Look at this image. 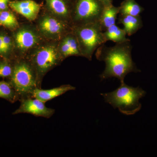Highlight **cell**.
I'll list each match as a JSON object with an SVG mask.
<instances>
[{"label": "cell", "instance_id": "obj_1", "mask_svg": "<svg viewBox=\"0 0 157 157\" xmlns=\"http://www.w3.org/2000/svg\"><path fill=\"white\" fill-rule=\"evenodd\" d=\"M132 49L128 41L116 43L112 47L103 44L97 49L96 58L105 63V70L100 75L101 80L114 77L121 82L128 73L140 71L132 59Z\"/></svg>", "mask_w": 157, "mask_h": 157}, {"label": "cell", "instance_id": "obj_2", "mask_svg": "<svg viewBox=\"0 0 157 157\" xmlns=\"http://www.w3.org/2000/svg\"><path fill=\"white\" fill-rule=\"evenodd\" d=\"M144 94L141 89L129 86L124 81L121 82L120 86L115 90L101 94L106 103L126 115H134L140 110L141 105L139 100Z\"/></svg>", "mask_w": 157, "mask_h": 157}, {"label": "cell", "instance_id": "obj_3", "mask_svg": "<svg viewBox=\"0 0 157 157\" xmlns=\"http://www.w3.org/2000/svg\"><path fill=\"white\" fill-rule=\"evenodd\" d=\"M9 82L17 93L19 101L32 97L34 90L39 88L36 71L28 60L25 59L13 66Z\"/></svg>", "mask_w": 157, "mask_h": 157}, {"label": "cell", "instance_id": "obj_4", "mask_svg": "<svg viewBox=\"0 0 157 157\" xmlns=\"http://www.w3.org/2000/svg\"><path fill=\"white\" fill-rule=\"evenodd\" d=\"M73 32L78 40L82 56L90 61L95 51L106 42L99 21L73 27Z\"/></svg>", "mask_w": 157, "mask_h": 157}, {"label": "cell", "instance_id": "obj_5", "mask_svg": "<svg viewBox=\"0 0 157 157\" xmlns=\"http://www.w3.org/2000/svg\"><path fill=\"white\" fill-rule=\"evenodd\" d=\"M63 59L56 48L52 45H46L37 51L28 60L36 73L39 88L46 73L59 64Z\"/></svg>", "mask_w": 157, "mask_h": 157}, {"label": "cell", "instance_id": "obj_6", "mask_svg": "<svg viewBox=\"0 0 157 157\" xmlns=\"http://www.w3.org/2000/svg\"><path fill=\"white\" fill-rule=\"evenodd\" d=\"M104 8L101 0H75L71 14L72 26L98 22Z\"/></svg>", "mask_w": 157, "mask_h": 157}, {"label": "cell", "instance_id": "obj_7", "mask_svg": "<svg viewBox=\"0 0 157 157\" xmlns=\"http://www.w3.org/2000/svg\"><path fill=\"white\" fill-rule=\"evenodd\" d=\"M20 101V105L13 114L28 113L36 117L49 118L55 112V109L47 107L45 103L36 98L29 97Z\"/></svg>", "mask_w": 157, "mask_h": 157}, {"label": "cell", "instance_id": "obj_8", "mask_svg": "<svg viewBox=\"0 0 157 157\" xmlns=\"http://www.w3.org/2000/svg\"><path fill=\"white\" fill-rule=\"evenodd\" d=\"M42 33L48 36L55 37L73 32V27L68 22H62L51 16H45L39 24Z\"/></svg>", "mask_w": 157, "mask_h": 157}, {"label": "cell", "instance_id": "obj_9", "mask_svg": "<svg viewBox=\"0 0 157 157\" xmlns=\"http://www.w3.org/2000/svg\"><path fill=\"white\" fill-rule=\"evenodd\" d=\"M9 6L14 11L30 21L36 18L40 9V6L33 0L12 1Z\"/></svg>", "mask_w": 157, "mask_h": 157}, {"label": "cell", "instance_id": "obj_10", "mask_svg": "<svg viewBox=\"0 0 157 157\" xmlns=\"http://www.w3.org/2000/svg\"><path fill=\"white\" fill-rule=\"evenodd\" d=\"M48 9L54 14L72 24L71 14L73 3L69 0H45Z\"/></svg>", "mask_w": 157, "mask_h": 157}, {"label": "cell", "instance_id": "obj_11", "mask_svg": "<svg viewBox=\"0 0 157 157\" xmlns=\"http://www.w3.org/2000/svg\"><path fill=\"white\" fill-rule=\"evenodd\" d=\"M76 90V87L70 85H64L58 87L48 90H43L41 88H36L32 93V98L39 99L44 103L51 101L63 94L69 91Z\"/></svg>", "mask_w": 157, "mask_h": 157}, {"label": "cell", "instance_id": "obj_12", "mask_svg": "<svg viewBox=\"0 0 157 157\" xmlns=\"http://www.w3.org/2000/svg\"><path fill=\"white\" fill-rule=\"evenodd\" d=\"M39 41L37 34L29 29H21L15 35V42L17 47L22 51L25 52L33 48Z\"/></svg>", "mask_w": 157, "mask_h": 157}, {"label": "cell", "instance_id": "obj_13", "mask_svg": "<svg viewBox=\"0 0 157 157\" xmlns=\"http://www.w3.org/2000/svg\"><path fill=\"white\" fill-rule=\"evenodd\" d=\"M118 24L124 25V30L129 36L136 33L143 26L140 15L132 16L120 14Z\"/></svg>", "mask_w": 157, "mask_h": 157}, {"label": "cell", "instance_id": "obj_14", "mask_svg": "<svg viewBox=\"0 0 157 157\" xmlns=\"http://www.w3.org/2000/svg\"><path fill=\"white\" fill-rule=\"evenodd\" d=\"M119 12L120 7H115L113 5L104 7L99 21L101 29L103 32L115 24L117 15Z\"/></svg>", "mask_w": 157, "mask_h": 157}, {"label": "cell", "instance_id": "obj_15", "mask_svg": "<svg viewBox=\"0 0 157 157\" xmlns=\"http://www.w3.org/2000/svg\"><path fill=\"white\" fill-rule=\"evenodd\" d=\"M103 35L105 41H112L116 43L128 42L130 39L127 38V34L124 29L113 25L103 32Z\"/></svg>", "mask_w": 157, "mask_h": 157}, {"label": "cell", "instance_id": "obj_16", "mask_svg": "<svg viewBox=\"0 0 157 157\" xmlns=\"http://www.w3.org/2000/svg\"><path fill=\"white\" fill-rule=\"evenodd\" d=\"M119 7L120 14L132 16L140 15L144 10L135 0H124Z\"/></svg>", "mask_w": 157, "mask_h": 157}, {"label": "cell", "instance_id": "obj_17", "mask_svg": "<svg viewBox=\"0 0 157 157\" xmlns=\"http://www.w3.org/2000/svg\"><path fill=\"white\" fill-rule=\"evenodd\" d=\"M0 98L11 103L19 101L17 93L9 82L0 81Z\"/></svg>", "mask_w": 157, "mask_h": 157}, {"label": "cell", "instance_id": "obj_18", "mask_svg": "<svg viewBox=\"0 0 157 157\" xmlns=\"http://www.w3.org/2000/svg\"><path fill=\"white\" fill-rule=\"evenodd\" d=\"M0 25L9 28L16 27L17 21L12 13L8 11L0 12Z\"/></svg>", "mask_w": 157, "mask_h": 157}, {"label": "cell", "instance_id": "obj_19", "mask_svg": "<svg viewBox=\"0 0 157 157\" xmlns=\"http://www.w3.org/2000/svg\"><path fill=\"white\" fill-rule=\"evenodd\" d=\"M13 67L7 60L0 61V78L10 77L13 71Z\"/></svg>", "mask_w": 157, "mask_h": 157}, {"label": "cell", "instance_id": "obj_20", "mask_svg": "<svg viewBox=\"0 0 157 157\" xmlns=\"http://www.w3.org/2000/svg\"><path fill=\"white\" fill-rule=\"evenodd\" d=\"M60 50V53L63 59L73 56L70 45L65 38L61 43Z\"/></svg>", "mask_w": 157, "mask_h": 157}, {"label": "cell", "instance_id": "obj_21", "mask_svg": "<svg viewBox=\"0 0 157 157\" xmlns=\"http://www.w3.org/2000/svg\"><path fill=\"white\" fill-rule=\"evenodd\" d=\"M3 42L7 50H9L11 46V42L10 37L7 36H2Z\"/></svg>", "mask_w": 157, "mask_h": 157}, {"label": "cell", "instance_id": "obj_22", "mask_svg": "<svg viewBox=\"0 0 157 157\" xmlns=\"http://www.w3.org/2000/svg\"><path fill=\"white\" fill-rule=\"evenodd\" d=\"M11 0H0V11L8 9V5Z\"/></svg>", "mask_w": 157, "mask_h": 157}, {"label": "cell", "instance_id": "obj_23", "mask_svg": "<svg viewBox=\"0 0 157 157\" xmlns=\"http://www.w3.org/2000/svg\"><path fill=\"white\" fill-rule=\"evenodd\" d=\"M101 1L103 3L104 7H107V6L113 5V0H101Z\"/></svg>", "mask_w": 157, "mask_h": 157}, {"label": "cell", "instance_id": "obj_24", "mask_svg": "<svg viewBox=\"0 0 157 157\" xmlns=\"http://www.w3.org/2000/svg\"><path fill=\"white\" fill-rule=\"evenodd\" d=\"M7 53L6 50L0 46V55L5 54Z\"/></svg>", "mask_w": 157, "mask_h": 157}, {"label": "cell", "instance_id": "obj_25", "mask_svg": "<svg viewBox=\"0 0 157 157\" xmlns=\"http://www.w3.org/2000/svg\"><path fill=\"white\" fill-rule=\"evenodd\" d=\"M69 1H70V2H72V3L74 2H75V0H69Z\"/></svg>", "mask_w": 157, "mask_h": 157}]
</instances>
